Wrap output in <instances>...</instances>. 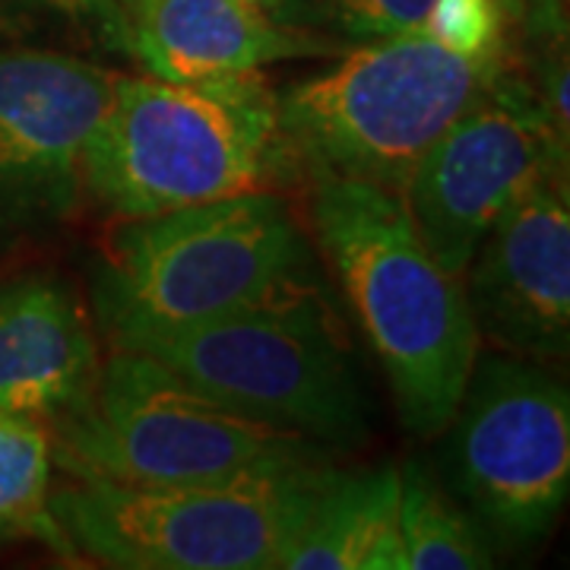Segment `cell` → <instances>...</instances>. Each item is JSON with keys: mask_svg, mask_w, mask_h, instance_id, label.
I'll use <instances>...</instances> for the list:
<instances>
[{"mask_svg": "<svg viewBox=\"0 0 570 570\" xmlns=\"http://www.w3.org/2000/svg\"><path fill=\"white\" fill-rule=\"evenodd\" d=\"M321 288L314 247L279 190H247L124 219L92 269V311L111 348Z\"/></svg>", "mask_w": 570, "mask_h": 570, "instance_id": "1", "label": "cell"}, {"mask_svg": "<svg viewBox=\"0 0 570 570\" xmlns=\"http://www.w3.org/2000/svg\"><path fill=\"white\" fill-rule=\"evenodd\" d=\"M311 225L387 371L403 428L441 434L479 355L463 279L438 266L403 197L384 187L311 184Z\"/></svg>", "mask_w": 570, "mask_h": 570, "instance_id": "2", "label": "cell"}, {"mask_svg": "<svg viewBox=\"0 0 570 570\" xmlns=\"http://www.w3.org/2000/svg\"><path fill=\"white\" fill-rule=\"evenodd\" d=\"M508 67L466 58L425 29L358 45L276 89V184L362 181L403 194L412 168Z\"/></svg>", "mask_w": 570, "mask_h": 570, "instance_id": "3", "label": "cell"}, {"mask_svg": "<svg viewBox=\"0 0 570 570\" xmlns=\"http://www.w3.org/2000/svg\"><path fill=\"white\" fill-rule=\"evenodd\" d=\"M86 194L118 219L159 216L276 184V86L121 77L82 149Z\"/></svg>", "mask_w": 570, "mask_h": 570, "instance_id": "4", "label": "cell"}, {"mask_svg": "<svg viewBox=\"0 0 570 570\" xmlns=\"http://www.w3.org/2000/svg\"><path fill=\"white\" fill-rule=\"evenodd\" d=\"M51 456L73 482L204 485L326 463L302 434L245 419L146 352L115 348L92 396L55 422Z\"/></svg>", "mask_w": 570, "mask_h": 570, "instance_id": "5", "label": "cell"}, {"mask_svg": "<svg viewBox=\"0 0 570 570\" xmlns=\"http://www.w3.org/2000/svg\"><path fill=\"white\" fill-rule=\"evenodd\" d=\"M326 463L204 485L73 482L48 508L73 554L121 570H269L305 530Z\"/></svg>", "mask_w": 570, "mask_h": 570, "instance_id": "6", "label": "cell"}, {"mask_svg": "<svg viewBox=\"0 0 570 570\" xmlns=\"http://www.w3.org/2000/svg\"><path fill=\"white\" fill-rule=\"evenodd\" d=\"M127 352H146L225 409L326 450L365 441V390L324 288L242 307Z\"/></svg>", "mask_w": 570, "mask_h": 570, "instance_id": "7", "label": "cell"}, {"mask_svg": "<svg viewBox=\"0 0 570 570\" xmlns=\"http://www.w3.org/2000/svg\"><path fill=\"white\" fill-rule=\"evenodd\" d=\"M448 489L498 549H527L570 489L568 384L523 355H475L450 419Z\"/></svg>", "mask_w": 570, "mask_h": 570, "instance_id": "8", "label": "cell"}, {"mask_svg": "<svg viewBox=\"0 0 570 570\" xmlns=\"http://www.w3.org/2000/svg\"><path fill=\"white\" fill-rule=\"evenodd\" d=\"M568 163L530 82L508 61L489 92L431 142L400 197L428 254L463 279L491 225L542 175L568 171Z\"/></svg>", "mask_w": 570, "mask_h": 570, "instance_id": "9", "label": "cell"}, {"mask_svg": "<svg viewBox=\"0 0 570 570\" xmlns=\"http://www.w3.org/2000/svg\"><path fill=\"white\" fill-rule=\"evenodd\" d=\"M115 80L92 58L0 48V254L48 242L80 213L82 149Z\"/></svg>", "mask_w": 570, "mask_h": 570, "instance_id": "10", "label": "cell"}, {"mask_svg": "<svg viewBox=\"0 0 570 570\" xmlns=\"http://www.w3.org/2000/svg\"><path fill=\"white\" fill-rule=\"evenodd\" d=\"M479 340L532 362L570 348V181L554 168L491 225L463 273Z\"/></svg>", "mask_w": 570, "mask_h": 570, "instance_id": "11", "label": "cell"}, {"mask_svg": "<svg viewBox=\"0 0 570 570\" xmlns=\"http://www.w3.org/2000/svg\"><path fill=\"white\" fill-rule=\"evenodd\" d=\"M127 58L163 80H213L295 58H340L285 29L261 0H121Z\"/></svg>", "mask_w": 570, "mask_h": 570, "instance_id": "12", "label": "cell"}, {"mask_svg": "<svg viewBox=\"0 0 570 570\" xmlns=\"http://www.w3.org/2000/svg\"><path fill=\"white\" fill-rule=\"evenodd\" d=\"M99 371L92 321L70 285L55 276L0 285V412L55 425L92 396Z\"/></svg>", "mask_w": 570, "mask_h": 570, "instance_id": "13", "label": "cell"}, {"mask_svg": "<svg viewBox=\"0 0 570 570\" xmlns=\"http://www.w3.org/2000/svg\"><path fill=\"white\" fill-rule=\"evenodd\" d=\"M400 469L333 472L283 570H406L396 530Z\"/></svg>", "mask_w": 570, "mask_h": 570, "instance_id": "14", "label": "cell"}, {"mask_svg": "<svg viewBox=\"0 0 570 570\" xmlns=\"http://www.w3.org/2000/svg\"><path fill=\"white\" fill-rule=\"evenodd\" d=\"M396 530L406 570H479L494 564L489 539L475 520L415 463L400 469Z\"/></svg>", "mask_w": 570, "mask_h": 570, "instance_id": "15", "label": "cell"}, {"mask_svg": "<svg viewBox=\"0 0 570 570\" xmlns=\"http://www.w3.org/2000/svg\"><path fill=\"white\" fill-rule=\"evenodd\" d=\"M51 498V438L29 415L0 412V530L39 535L45 546L77 558L48 508Z\"/></svg>", "mask_w": 570, "mask_h": 570, "instance_id": "16", "label": "cell"}, {"mask_svg": "<svg viewBox=\"0 0 570 570\" xmlns=\"http://www.w3.org/2000/svg\"><path fill=\"white\" fill-rule=\"evenodd\" d=\"M0 48L127 55L121 0H0Z\"/></svg>", "mask_w": 570, "mask_h": 570, "instance_id": "17", "label": "cell"}, {"mask_svg": "<svg viewBox=\"0 0 570 570\" xmlns=\"http://www.w3.org/2000/svg\"><path fill=\"white\" fill-rule=\"evenodd\" d=\"M431 0H273L269 13L285 29L326 41L336 55L371 41L425 29Z\"/></svg>", "mask_w": 570, "mask_h": 570, "instance_id": "18", "label": "cell"}, {"mask_svg": "<svg viewBox=\"0 0 570 570\" xmlns=\"http://www.w3.org/2000/svg\"><path fill=\"white\" fill-rule=\"evenodd\" d=\"M517 0H431L425 32L466 58L508 51Z\"/></svg>", "mask_w": 570, "mask_h": 570, "instance_id": "19", "label": "cell"}, {"mask_svg": "<svg viewBox=\"0 0 570 570\" xmlns=\"http://www.w3.org/2000/svg\"><path fill=\"white\" fill-rule=\"evenodd\" d=\"M3 539H10V532L7 530H0V542H3Z\"/></svg>", "mask_w": 570, "mask_h": 570, "instance_id": "20", "label": "cell"}, {"mask_svg": "<svg viewBox=\"0 0 570 570\" xmlns=\"http://www.w3.org/2000/svg\"><path fill=\"white\" fill-rule=\"evenodd\" d=\"M261 3H264V7H266V10H269V3H273V0H261Z\"/></svg>", "mask_w": 570, "mask_h": 570, "instance_id": "21", "label": "cell"}]
</instances>
